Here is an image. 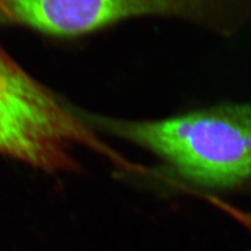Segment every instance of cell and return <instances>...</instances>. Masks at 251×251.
Returning a JSON list of instances; mask_svg holds the SVG:
<instances>
[{
	"mask_svg": "<svg viewBox=\"0 0 251 251\" xmlns=\"http://www.w3.org/2000/svg\"><path fill=\"white\" fill-rule=\"evenodd\" d=\"M85 121L152 151L186 178L229 188L251 181V102H226L161 120Z\"/></svg>",
	"mask_w": 251,
	"mask_h": 251,
	"instance_id": "obj_1",
	"label": "cell"
},
{
	"mask_svg": "<svg viewBox=\"0 0 251 251\" xmlns=\"http://www.w3.org/2000/svg\"><path fill=\"white\" fill-rule=\"evenodd\" d=\"M92 132L77 113L0 48V152L49 173L71 171Z\"/></svg>",
	"mask_w": 251,
	"mask_h": 251,
	"instance_id": "obj_2",
	"label": "cell"
},
{
	"mask_svg": "<svg viewBox=\"0 0 251 251\" xmlns=\"http://www.w3.org/2000/svg\"><path fill=\"white\" fill-rule=\"evenodd\" d=\"M234 0H0V25H17L56 36L88 34L140 16L183 19L220 30Z\"/></svg>",
	"mask_w": 251,
	"mask_h": 251,
	"instance_id": "obj_3",
	"label": "cell"
}]
</instances>
